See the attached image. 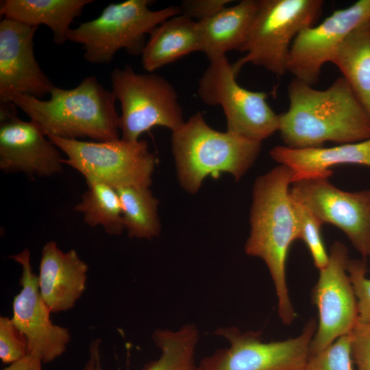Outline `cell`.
I'll list each match as a JSON object with an SVG mask.
<instances>
[{"instance_id":"obj_1","label":"cell","mask_w":370,"mask_h":370,"mask_svg":"<svg viewBox=\"0 0 370 370\" xmlns=\"http://www.w3.org/2000/svg\"><path fill=\"white\" fill-rule=\"evenodd\" d=\"M288 97V108L279 114L278 131L285 146L318 147L326 142L352 143L370 138V116L344 77L324 90L294 78Z\"/></svg>"},{"instance_id":"obj_2","label":"cell","mask_w":370,"mask_h":370,"mask_svg":"<svg viewBox=\"0 0 370 370\" xmlns=\"http://www.w3.org/2000/svg\"><path fill=\"white\" fill-rule=\"evenodd\" d=\"M293 175L279 164L258 177L252 190L250 232L245 245L246 254L261 258L267 265L278 299L279 317L290 325L297 317L286 282V260L299 225L290 193Z\"/></svg>"},{"instance_id":"obj_3","label":"cell","mask_w":370,"mask_h":370,"mask_svg":"<svg viewBox=\"0 0 370 370\" xmlns=\"http://www.w3.org/2000/svg\"><path fill=\"white\" fill-rule=\"evenodd\" d=\"M49 95L47 100L15 95L10 101L27 114L46 136L65 139L87 137L96 141L119 138L116 99L95 76L84 78L73 88L55 86Z\"/></svg>"},{"instance_id":"obj_4","label":"cell","mask_w":370,"mask_h":370,"mask_svg":"<svg viewBox=\"0 0 370 370\" xmlns=\"http://www.w3.org/2000/svg\"><path fill=\"white\" fill-rule=\"evenodd\" d=\"M172 152L182 187L195 194L208 176L221 172L239 180L256 160L262 143L215 130L198 112L172 132Z\"/></svg>"},{"instance_id":"obj_5","label":"cell","mask_w":370,"mask_h":370,"mask_svg":"<svg viewBox=\"0 0 370 370\" xmlns=\"http://www.w3.org/2000/svg\"><path fill=\"white\" fill-rule=\"evenodd\" d=\"M151 2L110 3L98 17L71 28L68 40L82 45L84 59L93 64H110L122 49L131 55H141L146 35L168 18L182 14L180 5L152 10Z\"/></svg>"},{"instance_id":"obj_6","label":"cell","mask_w":370,"mask_h":370,"mask_svg":"<svg viewBox=\"0 0 370 370\" xmlns=\"http://www.w3.org/2000/svg\"><path fill=\"white\" fill-rule=\"evenodd\" d=\"M323 5L321 0H260L239 50L245 55L232 64L236 73L250 63L278 76L284 75L294 40L302 30L314 25Z\"/></svg>"},{"instance_id":"obj_7","label":"cell","mask_w":370,"mask_h":370,"mask_svg":"<svg viewBox=\"0 0 370 370\" xmlns=\"http://www.w3.org/2000/svg\"><path fill=\"white\" fill-rule=\"evenodd\" d=\"M47 137L66 156L62 163L79 171L86 182H100L114 188L149 187L151 184L156 158L145 140L82 141Z\"/></svg>"},{"instance_id":"obj_8","label":"cell","mask_w":370,"mask_h":370,"mask_svg":"<svg viewBox=\"0 0 370 370\" xmlns=\"http://www.w3.org/2000/svg\"><path fill=\"white\" fill-rule=\"evenodd\" d=\"M112 91L121 103L122 138L136 141L153 127L172 132L184 123L183 111L173 86L154 73H138L130 66L110 73Z\"/></svg>"},{"instance_id":"obj_9","label":"cell","mask_w":370,"mask_h":370,"mask_svg":"<svg viewBox=\"0 0 370 370\" xmlns=\"http://www.w3.org/2000/svg\"><path fill=\"white\" fill-rule=\"evenodd\" d=\"M226 56L210 60L198 80L197 94L205 104L222 108L227 131L261 142L279 130L280 118L267 103L268 94L242 87Z\"/></svg>"},{"instance_id":"obj_10","label":"cell","mask_w":370,"mask_h":370,"mask_svg":"<svg viewBox=\"0 0 370 370\" xmlns=\"http://www.w3.org/2000/svg\"><path fill=\"white\" fill-rule=\"evenodd\" d=\"M317 324L310 319L297 336L270 342L264 341L260 331L217 328L214 334L229 347L205 356L196 370H304Z\"/></svg>"},{"instance_id":"obj_11","label":"cell","mask_w":370,"mask_h":370,"mask_svg":"<svg viewBox=\"0 0 370 370\" xmlns=\"http://www.w3.org/2000/svg\"><path fill=\"white\" fill-rule=\"evenodd\" d=\"M329 255V262L319 270L312 290V301L317 308L319 319L310 354L349 334L358 321L357 299L347 271V249L336 241L331 245Z\"/></svg>"},{"instance_id":"obj_12","label":"cell","mask_w":370,"mask_h":370,"mask_svg":"<svg viewBox=\"0 0 370 370\" xmlns=\"http://www.w3.org/2000/svg\"><path fill=\"white\" fill-rule=\"evenodd\" d=\"M290 193L323 224L341 230L359 254L370 259V189L349 192L328 178H312L293 182Z\"/></svg>"},{"instance_id":"obj_13","label":"cell","mask_w":370,"mask_h":370,"mask_svg":"<svg viewBox=\"0 0 370 370\" xmlns=\"http://www.w3.org/2000/svg\"><path fill=\"white\" fill-rule=\"evenodd\" d=\"M370 21V0H359L333 12L317 25L302 30L290 49L286 70L310 85L317 82L323 65L331 62L346 37Z\"/></svg>"},{"instance_id":"obj_14","label":"cell","mask_w":370,"mask_h":370,"mask_svg":"<svg viewBox=\"0 0 370 370\" xmlns=\"http://www.w3.org/2000/svg\"><path fill=\"white\" fill-rule=\"evenodd\" d=\"M10 258L22 266V288L14 297L11 319L27 340V354L38 356L43 363L52 362L66 351L69 330L51 321V311L41 297L38 275L32 271L30 251L25 249Z\"/></svg>"},{"instance_id":"obj_15","label":"cell","mask_w":370,"mask_h":370,"mask_svg":"<svg viewBox=\"0 0 370 370\" xmlns=\"http://www.w3.org/2000/svg\"><path fill=\"white\" fill-rule=\"evenodd\" d=\"M36 26L3 18L0 23V102L15 95L40 99L56 86L34 52Z\"/></svg>"},{"instance_id":"obj_16","label":"cell","mask_w":370,"mask_h":370,"mask_svg":"<svg viewBox=\"0 0 370 370\" xmlns=\"http://www.w3.org/2000/svg\"><path fill=\"white\" fill-rule=\"evenodd\" d=\"M58 147L33 121L12 115L1 121L0 169L28 175L50 176L62 169Z\"/></svg>"},{"instance_id":"obj_17","label":"cell","mask_w":370,"mask_h":370,"mask_svg":"<svg viewBox=\"0 0 370 370\" xmlns=\"http://www.w3.org/2000/svg\"><path fill=\"white\" fill-rule=\"evenodd\" d=\"M88 269L75 249L64 252L52 241L45 245L38 282L41 297L51 312L74 307L86 288Z\"/></svg>"},{"instance_id":"obj_18","label":"cell","mask_w":370,"mask_h":370,"mask_svg":"<svg viewBox=\"0 0 370 370\" xmlns=\"http://www.w3.org/2000/svg\"><path fill=\"white\" fill-rule=\"evenodd\" d=\"M270 156L288 167L293 182L312 178H328L331 170L340 164H360L370 167V138L357 143L339 144L330 147L295 149L285 145L273 147Z\"/></svg>"},{"instance_id":"obj_19","label":"cell","mask_w":370,"mask_h":370,"mask_svg":"<svg viewBox=\"0 0 370 370\" xmlns=\"http://www.w3.org/2000/svg\"><path fill=\"white\" fill-rule=\"evenodd\" d=\"M260 0H242L197 22L200 52L209 60L240 50L256 15Z\"/></svg>"},{"instance_id":"obj_20","label":"cell","mask_w":370,"mask_h":370,"mask_svg":"<svg viewBox=\"0 0 370 370\" xmlns=\"http://www.w3.org/2000/svg\"><path fill=\"white\" fill-rule=\"evenodd\" d=\"M200 51L197 22L180 14L172 16L149 34L141 53L143 69L153 73L191 53Z\"/></svg>"},{"instance_id":"obj_21","label":"cell","mask_w":370,"mask_h":370,"mask_svg":"<svg viewBox=\"0 0 370 370\" xmlns=\"http://www.w3.org/2000/svg\"><path fill=\"white\" fill-rule=\"evenodd\" d=\"M93 0H3L0 13L4 18L38 27L45 25L53 33L56 45L68 40L70 25Z\"/></svg>"},{"instance_id":"obj_22","label":"cell","mask_w":370,"mask_h":370,"mask_svg":"<svg viewBox=\"0 0 370 370\" xmlns=\"http://www.w3.org/2000/svg\"><path fill=\"white\" fill-rule=\"evenodd\" d=\"M330 62L341 72L370 116V21L346 37Z\"/></svg>"},{"instance_id":"obj_23","label":"cell","mask_w":370,"mask_h":370,"mask_svg":"<svg viewBox=\"0 0 370 370\" xmlns=\"http://www.w3.org/2000/svg\"><path fill=\"white\" fill-rule=\"evenodd\" d=\"M152 340L160 349L158 359L149 362L143 370H193L194 358L199 341L196 325L188 323L177 330L157 328ZM95 370H103L99 349L96 354Z\"/></svg>"},{"instance_id":"obj_24","label":"cell","mask_w":370,"mask_h":370,"mask_svg":"<svg viewBox=\"0 0 370 370\" xmlns=\"http://www.w3.org/2000/svg\"><path fill=\"white\" fill-rule=\"evenodd\" d=\"M125 230L130 238L151 239L160 233L158 215V200L149 187L123 186L116 188Z\"/></svg>"},{"instance_id":"obj_25","label":"cell","mask_w":370,"mask_h":370,"mask_svg":"<svg viewBox=\"0 0 370 370\" xmlns=\"http://www.w3.org/2000/svg\"><path fill=\"white\" fill-rule=\"evenodd\" d=\"M88 190L75 210L81 212L90 226L101 225L110 235H120L125 230L122 209L116 190L100 182H88Z\"/></svg>"},{"instance_id":"obj_26","label":"cell","mask_w":370,"mask_h":370,"mask_svg":"<svg viewBox=\"0 0 370 370\" xmlns=\"http://www.w3.org/2000/svg\"><path fill=\"white\" fill-rule=\"evenodd\" d=\"M292 200L299 225L298 239L306 244L314 266L320 270L328 264L330 258L321 232L323 223L306 206L293 197Z\"/></svg>"},{"instance_id":"obj_27","label":"cell","mask_w":370,"mask_h":370,"mask_svg":"<svg viewBox=\"0 0 370 370\" xmlns=\"http://www.w3.org/2000/svg\"><path fill=\"white\" fill-rule=\"evenodd\" d=\"M349 334L321 352L310 354L304 370H354Z\"/></svg>"},{"instance_id":"obj_28","label":"cell","mask_w":370,"mask_h":370,"mask_svg":"<svg viewBox=\"0 0 370 370\" xmlns=\"http://www.w3.org/2000/svg\"><path fill=\"white\" fill-rule=\"evenodd\" d=\"M347 271L357 299L358 321L370 323V278L365 260L349 259Z\"/></svg>"},{"instance_id":"obj_29","label":"cell","mask_w":370,"mask_h":370,"mask_svg":"<svg viewBox=\"0 0 370 370\" xmlns=\"http://www.w3.org/2000/svg\"><path fill=\"white\" fill-rule=\"evenodd\" d=\"M28 352L25 337L16 328L11 318L0 317V358L5 364H12Z\"/></svg>"},{"instance_id":"obj_30","label":"cell","mask_w":370,"mask_h":370,"mask_svg":"<svg viewBox=\"0 0 370 370\" xmlns=\"http://www.w3.org/2000/svg\"><path fill=\"white\" fill-rule=\"evenodd\" d=\"M349 336L352 357L357 370H370V323L357 321Z\"/></svg>"},{"instance_id":"obj_31","label":"cell","mask_w":370,"mask_h":370,"mask_svg":"<svg viewBox=\"0 0 370 370\" xmlns=\"http://www.w3.org/2000/svg\"><path fill=\"white\" fill-rule=\"evenodd\" d=\"M232 2L230 0H186L180 5L182 14L196 22L208 19Z\"/></svg>"},{"instance_id":"obj_32","label":"cell","mask_w":370,"mask_h":370,"mask_svg":"<svg viewBox=\"0 0 370 370\" xmlns=\"http://www.w3.org/2000/svg\"><path fill=\"white\" fill-rule=\"evenodd\" d=\"M42 361L38 356L28 353L2 370H42Z\"/></svg>"},{"instance_id":"obj_33","label":"cell","mask_w":370,"mask_h":370,"mask_svg":"<svg viewBox=\"0 0 370 370\" xmlns=\"http://www.w3.org/2000/svg\"><path fill=\"white\" fill-rule=\"evenodd\" d=\"M100 341L94 340L90 345V358L82 370H95L97 352L99 349Z\"/></svg>"},{"instance_id":"obj_34","label":"cell","mask_w":370,"mask_h":370,"mask_svg":"<svg viewBox=\"0 0 370 370\" xmlns=\"http://www.w3.org/2000/svg\"><path fill=\"white\" fill-rule=\"evenodd\" d=\"M193 370H196V367Z\"/></svg>"}]
</instances>
